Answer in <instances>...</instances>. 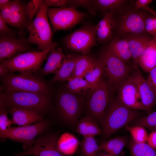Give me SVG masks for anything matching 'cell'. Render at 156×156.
Segmentation results:
<instances>
[{
  "label": "cell",
  "instance_id": "obj_1",
  "mask_svg": "<svg viewBox=\"0 0 156 156\" xmlns=\"http://www.w3.org/2000/svg\"><path fill=\"white\" fill-rule=\"evenodd\" d=\"M138 110L123 105L116 98L109 104L100 122L103 142L123 127L139 118Z\"/></svg>",
  "mask_w": 156,
  "mask_h": 156
},
{
  "label": "cell",
  "instance_id": "obj_2",
  "mask_svg": "<svg viewBox=\"0 0 156 156\" xmlns=\"http://www.w3.org/2000/svg\"><path fill=\"white\" fill-rule=\"evenodd\" d=\"M129 3L113 14L116 36L125 37L146 33L144 22L147 14L135 10L133 4Z\"/></svg>",
  "mask_w": 156,
  "mask_h": 156
},
{
  "label": "cell",
  "instance_id": "obj_3",
  "mask_svg": "<svg viewBox=\"0 0 156 156\" xmlns=\"http://www.w3.org/2000/svg\"><path fill=\"white\" fill-rule=\"evenodd\" d=\"M0 98L7 106L27 110L39 114L49 108L50 99L49 95L6 90L0 94Z\"/></svg>",
  "mask_w": 156,
  "mask_h": 156
},
{
  "label": "cell",
  "instance_id": "obj_4",
  "mask_svg": "<svg viewBox=\"0 0 156 156\" xmlns=\"http://www.w3.org/2000/svg\"><path fill=\"white\" fill-rule=\"evenodd\" d=\"M99 57L102 64L103 76L115 90L131 75L133 68L115 55L107 46Z\"/></svg>",
  "mask_w": 156,
  "mask_h": 156
},
{
  "label": "cell",
  "instance_id": "obj_5",
  "mask_svg": "<svg viewBox=\"0 0 156 156\" xmlns=\"http://www.w3.org/2000/svg\"><path fill=\"white\" fill-rule=\"evenodd\" d=\"M57 43L54 42L49 48L40 51L23 53L1 61L11 73L18 72L21 74H32L40 68L48 53L56 48Z\"/></svg>",
  "mask_w": 156,
  "mask_h": 156
},
{
  "label": "cell",
  "instance_id": "obj_6",
  "mask_svg": "<svg viewBox=\"0 0 156 156\" xmlns=\"http://www.w3.org/2000/svg\"><path fill=\"white\" fill-rule=\"evenodd\" d=\"M115 89L102 77L99 82L91 89L86 103L88 114L100 123L105 112L113 99Z\"/></svg>",
  "mask_w": 156,
  "mask_h": 156
},
{
  "label": "cell",
  "instance_id": "obj_7",
  "mask_svg": "<svg viewBox=\"0 0 156 156\" xmlns=\"http://www.w3.org/2000/svg\"><path fill=\"white\" fill-rule=\"evenodd\" d=\"M48 7L43 1L35 18L27 28L29 34L27 41L37 45L41 51L50 47L53 41V33L49 22L47 10Z\"/></svg>",
  "mask_w": 156,
  "mask_h": 156
},
{
  "label": "cell",
  "instance_id": "obj_8",
  "mask_svg": "<svg viewBox=\"0 0 156 156\" xmlns=\"http://www.w3.org/2000/svg\"><path fill=\"white\" fill-rule=\"evenodd\" d=\"M6 90L49 95L50 89L43 80L32 74L8 73L2 77Z\"/></svg>",
  "mask_w": 156,
  "mask_h": 156
},
{
  "label": "cell",
  "instance_id": "obj_9",
  "mask_svg": "<svg viewBox=\"0 0 156 156\" xmlns=\"http://www.w3.org/2000/svg\"><path fill=\"white\" fill-rule=\"evenodd\" d=\"M82 96L62 90L57 98V109L61 120L66 124L75 125L79 119L83 108L84 101Z\"/></svg>",
  "mask_w": 156,
  "mask_h": 156
},
{
  "label": "cell",
  "instance_id": "obj_10",
  "mask_svg": "<svg viewBox=\"0 0 156 156\" xmlns=\"http://www.w3.org/2000/svg\"><path fill=\"white\" fill-rule=\"evenodd\" d=\"M95 25H84L65 36L64 44L68 49L88 55L97 45Z\"/></svg>",
  "mask_w": 156,
  "mask_h": 156
},
{
  "label": "cell",
  "instance_id": "obj_11",
  "mask_svg": "<svg viewBox=\"0 0 156 156\" xmlns=\"http://www.w3.org/2000/svg\"><path fill=\"white\" fill-rule=\"evenodd\" d=\"M50 123L42 120L27 126L14 127L0 131L2 139L8 138L23 144L25 150L32 144L36 137L44 133L48 129Z\"/></svg>",
  "mask_w": 156,
  "mask_h": 156
},
{
  "label": "cell",
  "instance_id": "obj_12",
  "mask_svg": "<svg viewBox=\"0 0 156 156\" xmlns=\"http://www.w3.org/2000/svg\"><path fill=\"white\" fill-rule=\"evenodd\" d=\"M47 13L52 25L53 33L71 29L80 23L87 14L73 7L49 8Z\"/></svg>",
  "mask_w": 156,
  "mask_h": 156
},
{
  "label": "cell",
  "instance_id": "obj_13",
  "mask_svg": "<svg viewBox=\"0 0 156 156\" xmlns=\"http://www.w3.org/2000/svg\"><path fill=\"white\" fill-rule=\"evenodd\" d=\"M58 138L56 134H46L35 139L30 147L23 152L16 154L15 156H66L58 148Z\"/></svg>",
  "mask_w": 156,
  "mask_h": 156
},
{
  "label": "cell",
  "instance_id": "obj_14",
  "mask_svg": "<svg viewBox=\"0 0 156 156\" xmlns=\"http://www.w3.org/2000/svg\"><path fill=\"white\" fill-rule=\"evenodd\" d=\"M130 76L118 88L116 98L122 104L129 108L146 111L137 86Z\"/></svg>",
  "mask_w": 156,
  "mask_h": 156
},
{
  "label": "cell",
  "instance_id": "obj_15",
  "mask_svg": "<svg viewBox=\"0 0 156 156\" xmlns=\"http://www.w3.org/2000/svg\"><path fill=\"white\" fill-rule=\"evenodd\" d=\"M130 77L137 86L144 106L150 113L156 100V94L153 88L143 77L138 65L133 68Z\"/></svg>",
  "mask_w": 156,
  "mask_h": 156
},
{
  "label": "cell",
  "instance_id": "obj_16",
  "mask_svg": "<svg viewBox=\"0 0 156 156\" xmlns=\"http://www.w3.org/2000/svg\"><path fill=\"white\" fill-rule=\"evenodd\" d=\"M29 44L23 38L0 37V62L29 50Z\"/></svg>",
  "mask_w": 156,
  "mask_h": 156
},
{
  "label": "cell",
  "instance_id": "obj_17",
  "mask_svg": "<svg viewBox=\"0 0 156 156\" xmlns=\"http://www.w3.org/2000/svg\"><path fill=\"white\" fill-rule=\"evenodd\" d=\"M95 28L97 42L104 44H109L114 34L113 13L105 14L103 18L95 25Z\"/></svg>",
  "mask_w": 156,
  "mask_h": 156
},
{
  "label": "cell",
  "instance_id": "obj_18",
  "mask_svg": "<svg viewBox=\"0 0 156 156\" xmlns=\"http://www.w3.org/2000/svg\"><path fill=\"white\" fill-rule=\"evenodd\" d=\"M125 38L127 39L128 41L132 57V67L134 68L138 65L139 59L153 38L146 33L141 35L130 36Z\"/></svg>",
  "mask_w": 156,
  "mask_h": 156
},
{
  "label": "cell",
  "instance_id": "obj_19",
  "mask_svg": "<svg viewBox=\"0 0 156 156\" xmlns=\"http://www.w3.org/2000/svg\"><path fill=\"white\" fill-rule=\"evenodd\" d=\"M10 112L13 123L19 126H27L43 120L41 114L23 109L11 107Z\"/></svg>",
  "mask_w": 156,
  "mask_h": 156
},
{
  "label": "cell",
  "instance_id": "obj_20",
  "mask_svg": "<svg viewBox=\"0 0 156 156\" xmlns=\"http://www.w3.org/2000/svg\"><path fill=\"white\" fill-rule=\"evenodd\" d=\"M115 55L128 64L132 60L128 41L125 37L115 36L107 46Z\"/></svg>",
  "mask_w": 156,
  "mask_h": 156
},
{
  "label": "cell",
  "instance_id": "obj_21",
  "mask_svg": "<svg viewBox=\"0 0 156 156\" xmlns=\"http://www.w3.org/2000/svg\"><path fill=\"white\" fill-rule=\"evenodd\" d=\"M139 66L149 73L156 67V40L153 37L138 61Z\"/></svg>",
  "mask_w": 156,
  "mask_h": 156
},
{
  "label": "cell",
  "instance_id": "obj_22",
  "mask_svg": "<svg viewBox=\"0 0 156 156\" xmlns=\"http://www.w3.org/2000/svg\"><path fill=\"white\" fill-rule=\"evenodd\" d=\"M75 126L76 132L83 137H95L96 135L102 134V130L98 125L95 120L89 114L79 119Z\"/></svg>",
  "mask_w": 156,
  "mask_h": 156
},
{
  "label": "cell",
  "instance_id": "obj_23",
  "mask_svg": "<svg viewBox=\"0 0 156 156\" xmlns=\"http://www.w3.org/2000/svg\"><path fill=\"white\" fill-rule=\"evenodd\" d=\"M0 16L7 24L21 30L27 28V14L12 12L6 6L0 8Z\"/></svg>",
  "mask_w": 156,
  "mask_h": 156
},
{
  "label": "cell",
  "instance_id": "obj_24",
  "mask_svg": "<svg viewBox=\"0 0 156 156\" xmlns=\"http://www.w3.org/2000/svg\"><path fill=\"white\" fill-rule=\"evenodd\" d=\"M80 56L76 55H70L66 56L61 67L55 73L52 82L67 81L71 77L76 62Z\"/></svg>",
  "mask_w": 156,
  "mask_h": 156
},
{
  "label": "cell",
  "instance_id": "obj_25",
  "mask_svg": "<svg viewBox=\"0 0 156 156\" xmlns=\"http://www.w3.org/2000/svg\"><path fill=\"white\" fill-rule=\"evenodd\" d=\"M66 56L62 49H54L51 51L47 62L42 70L44 75L55 73L62 64Z\"/></svg>",
  "mask_w": 156,
  "mask_h": 156
},
{
  "label": "cell",
  "instance_id": "obj_26",
  "mask_svg": "<svg viewBox=\"0 0 156 156\" xmlns=\"http://www.w3.org/2000/svg\"><path fill=\"white\" fill-rule=\"evenodd\" d=\"M79 144L77 138L73 134L68 132L62 134L58 138L57 145L60 151L66 156L74 153Z\"/></svg>",
  "mask_w": 156,
  "mask_h": 156
},
{
  "label": "cell",
  "instance_id": "obj_27",
  "mask_svg": "<svg viewBox=\"0 0 156 156\" xmlns=\"http://www.w3.org/2000/svg\"><path fill=\"white\" fill-rule=\"evenodd\" d=\"M127 138L122 136L105 140L99 145L101 150L112 156H118L126 145Z\"/></svg>",
  "mask_w": 156,
  "mask_h": 156
},
{
  "label": "cell",
  "instance_id": "obj_28",
  "mask_svg": "<svg viewBox=\"0 0 156 156\" xmlns=\"http://www.w3.org/2000/svg\"><path fill=\"white\" fill-rule=\"evenodd\" d=\"M93 7L96 11H99L104 15L108 12L113 14L127 4L130 1L126 0H93Z\"/></svg>",
  "mask_w": 156,
  "mask_h": 156
},
{
  "label": "cell",
  "instance_id": "obj_29",
  "mask_svg": "<svg viewBox=\"0 0 156 156\" xmlns=\"http://www.w3.org/2000/svg\"><path fill=\"white\" fill-rule=\"evenodd\" d=\"M96 59L88 55H80L76 62L71 77L83 78L86 73L93 67Z\"/></svg>",
  "mask_w": 156,
  "mask_h": 156
},
{
  "label": "cell",
  "instance_id": "obj_30",
  "mask_svg": "<svg viewBox=\"0 0 156 156\" xmlns=\"http://www.w3.org/2000/svg\"><path fill=\"white\" fill-rule=\"evenodd\" d=\"M67 81V90L78 95L82 96L88 93L92 88L90 84L82 77H71Z\"/></svg>",
  "mask_w": 156,
  "mask_h": 156
},
{
  "label": "cell",
  "instance_id": "obj_31",
  "mask_svg": "<svg viewBox=\"0 0 156 156\" xmlns=\"http://www.w3.org/2000/svg\"><path fill=\"white\" fill-rule=\"evenodd\" d=\"M128 148L131 156H156V151L147 143L136 142L132 138Z\"/></svg>",
  "mask_w": 156,
  "mask_h": 156
},
{
  "label": "cell",
  "instance_id": "obj_32",
  "mask_svg": "<svg viewBox=\"0 0 156 156\" xmlns=\"http://www.w3.org/2000/svg\"><path fill=\"white\" fill-rule=\"evenodd\" d=\"M79 145L81 156H97L98 152L101 150L94 137H83Z\"/></svg>",
  "mask_w": 156,
  "mask_h": 156
},
{
  "label": "cell",
  "instance_id": "obj_33",
  "mask_svg": "<svg viewBox=\"0 0 156 156\" xmlns=\"http://www.w3.org/2000/svg\"><path fill=\"white\" fill-rule=\"evenodd\" d=\"M103 76L102 62L99 56L93 67L87 72L83 78L90 84L92 88L95 86L100 81Z\"/></svg>",
  "mask_w": 156,
  "mask_h": 156
},
{
  "label": "cell",
  "instance_id": "obj_34",
  "mask_svg": "<svg viewBox=\"0 0 156 156\" xmlns=\"http://www.w3.org/2000/svg\"><path fill=\"white\" fill-rule=\"evenodd\" d=\"M130 125L131 126H140L151 130H156V110L147 116L138 118Z\"/></svg>",
  "mask_w": 156,
  "mask_h": 156
},
{
  "label": "cell",
  "instance_id": "obj_35",
  "mask_svg": "<svg viewBox=\"0 0 156 156\" xmlns=\"http://www.w3.org/2000/svg\"><path fill=\"white\" fill-rule=\"evenodd\" d=\"M126 129L130 133L131 138L137 143H145L147 142L148 135L145 128L140 126H131L127 125Z\"/></svg>",
  "mask_w": 156,
  "mask_h": 156
},
{
  "label": "cell",
  "instance_id": "obj_36",
  "mask_svg": "<svg viewBox=\"0 0 156 156\" xmlns=\"http://www.w3.org/2000/svg\"><path fill=\"white\" fill-rule=\"evenodd\" d=\"M0 101V130L3 131L10 127L13 123L12 120L8 117L7 106L5 102L1 98Z\"/></svg>",
  "mask_w": 156,
  "mask_h": 156
},
{
  "label": "cell",
  "instance_id": "obj_37",
  "mask_svg": "<svg viewBox=\"0 0 156 156\" xmlns=\"http://www.w3.org/2000/svg\"><path fill=\"white\" fill-rule=\"evenodd\" d=\"M43 2L42 0H32L27 5V28L33 21L34 16L36 14Z\"/></svg>",
  "mask_w": 156,
  "mask_h": 156
},
{
  "label": "cell",
  "instance_id": "obj_38",
  "mask_svg": "<svg viewBox=\"0 0 156 156\" xmlns=\"http://www.w3.org/2000/svg\"><path fill=\"white\" fill-rule=\"evenodd\" d=\"M68 7H81L85 8L93 15L96 14L93 7V0H68Z\"/></svg>",
  "mask_w": 156,
  "mask_h": 156
},
{
  "label": "cell",
  "instance_id": "obj_39",
  "mask_svg": "<svg viewBox=\"0 0 156 156\" xmlns=\"http://www.w3.org/2000/svg\"><path fill=\"white\" fill-rule=\"evenodd\" d=\"M7 6L12 12L27 14V5L19 0L10 1Z\"/></svg>",
  "mask_w": 156,
  "mask_h": 156
},
{
  "label": "cell",
  "instance_id": "obj_40",
  "mask_svg": "<svg viewBox=\"0 0 156 156\" xmlns=\"http://www.w3.org/2000/svg\"><path fill=\"white\" fill-rule=\"evenodd\" d=\"M16 34L15 31L10 28L0 16V37H16Z\"/></svg>",
  "mask_w": 156,
  "mask_h": 156
},
{
  "label": "cell",
  "instance_id": "obj_41",
  "mask_svg": "<svg viewBox=\"0 0 156 156\" xmlns=\"http://www.w3.org/2000/svg\"><path fill=\"white\" fill-rule=\"evenodd\" d=\"M44 4L48 8L55 6L59 8L67 7L68 0H43Z\"/></svg>",
  "mask_w": 156,
  "mask_h": 156
},
{
  "label": "cell",
  "instance_id": "obj_42",
  "mask_svg": "<svg viewBox=\"0 0 156 156\" xmlns=\"http://www.w3.org/2000/svg\"><path fill=\"white\" fill-rule=\"evenodd\" d=\"M153 1L152 0H137L133 3L134 8L135 10L139 11L140 9L148 6Z\"/></svg>",
  "mask_w": 156,
  "mask_h": 156
},
{
  "label": "cell",
  "instance_id": "obj_43",
  "mask_svg": "<svg viewBox=\"0 0 156 156\" xmlns=\"http://www.w3.org/2000/svg\"><path fill=\"white\" fill-rule=\"evenodd\" d=\"M147 79L152 86L156 94V67L149 73Z\"/></svg>",
  "mask_w": 156,
  "mask_h": 156
},
{
  "label": "cell",
  "instance_id": "obj_44",
  "mask_svg": "<svg viewBox=\"0 0 156 156\" xmlns=\"http://www.w3.org/2000/svg\"><path fill=\"white\" fill-rule=\"evenodd\" d=\"M147 142L152 148L156 149V130L153 131L148 135Z\"/></svg>",
  "mask_w": 156,
  "mask_h": 156
},
{
  "label": "cell",
  "instance_id": "obj_45",
  "mask_svg": "<svg viewBox=\"0 0 156 156\" xmlns=\"http://www.w3.org/2000/svg\"><path fill=\"white\" fill-rule=\"evenodd\" d=\"M144 29L146 33L149 34L152 36L155 35L156 30L153 25H145Z\"/></svg>",
  "mask_w": 156,
  "mask_h": 156
},
{
  "label": "cell",
  "instance_id": "obj_46",
  "mask_svg": "<svg viewBox=\"0 0 156 156\" xmlns=\"http://www.w3.org/2000/svg\"><path fill=\"white\" fill-rule=\"evenodd\" d=\"M9 70L3 64H0V75L2 77L8 73Z\"/></svg>",
  "mask_w": 156,
  "mask_h": 156
},
{
  "label": "cell",
  "instance_id": "obj_47",
  "mask_svg": "<svg viewBox=\"0 0 156 156\" xmlns=\"http://www.w3.org/2000/svg\"><path fill=\"white\" fill-rule=\"evenodd\" d=\"M10 1L9 0H0V8L7 6Z\"/></svg>",
  "mask_w": 156,
  "mask_h": 156
},
{
  "label": "cell",
  "instance_id": "obj_48",
  "mask_svg": "<svg viewBox=\"0 0 156 156\" xmlns=\"http://www.w3.org/2000/svg\"><path fill=\"white\" fill-rule=\"evenodd\" d=\"M97 156H112L100 150L98 153Z\"/></svg>",
  "mask_w": 156,
  "mask_h": 156
},
{
  "label": "cell",
  "instance_id": "obj_49",
  "mask_svg": "<svg viewBox=\"0 0 156 156\" xmlns=\"http://www.w3.org/2000/svg\"><path fill=\"white\" fill-rule=\"evenodd\" d=\"M146 11L151 13L156 17V12L154 11L153 10L150 8L149 7H148L146 9Z\"/></svg>",
  "mask_w": 156,
  "mask_h": 156
},
{
  "label": "cell",
  "instance_id": "obj_50",
  "mask_svg": "<svg viewBox=\"0 0 156 156\" xmlns=\"http://www.w3.org/2000/svg\"><path fill=\"white\" fill-rule=\"evenodd\" d=\"M153 25L155 27V29L156 30V18H155L154 19V21L153 23Z\"/></svg>",
  "mask_w": 156,
  "mask_h": 156
},
{
  "label": "cell",
  "instance_id": "obj_51",
  "mask_svg": "<svg viewBox=\"0 0 156 156\" xmlns=\"http://www.w3.org/2000/svg\"><path fill=\"white\" fill-rule=\"evenodd\" d=\"M152 36L153 38H154L155 39V40H156V36Z\"/></svg>",
  "mask_w": 156,
  "mask_h": 156
}]
</instances>
